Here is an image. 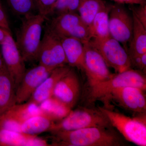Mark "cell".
Returning a JSON list of instances; mask_svg holds the SVG:
<instances>
[{
    "mask_svg": "<svg viewBox=\"0 0 146 146\" xmlns=\"http://www.w3.org/2000/svg\"><path fill=\"white\" fill-rule=\"evenodd\" d=\"M22 123L7 112L0 115V129L22 132L21 129Z\"/></svg>",
    "mask_w": 146,
    "mask_h": 146,
    "instance_id": "27",
    "label": "cell"
},
{
    "mask_svg": "<svg viewBox=\"0 0 146 146\" xmlns=\"http://www.w3.org/2000/svg\"><path fill=\"white\" fill-rule=\"evenodd\" d=\"M16 89L6 68L0 70V115L16 104Z\"/></svg>",
    "mask_w": 146,
    "mask_h": 146,
    "instance_id": "17",
    "label": "cell"
},
{
    "mask_svg": "<svg viewBox=\"0 0 146 146\" xmlns=\"http://www.w3.org/2000/svg\"><path fill=\"white\" fill-rule=\"evenodd\" d=\"M80 0H57L50 15H58L67 12H77Z\"/></svg>",
    "mask_w": 146,
    "mask_h": 146,
    "instance_id": "26",
    "label": "cell"
},
{
    "mask_svg": "<svg viewBox=\"0 0 146 146\" xmlns=\"http://www.w3.org/2000/svg\"><path fill=\"white\" fill-rule=\"evenodd\" d=\"M145 91L133 86L120 87L111 91L101 101L105 106L113 102L118 106L137 115H146Z\"/></svg>",
    "mask_w": 146,
    "mask_h": 146,
    "instance_id": "8",
    "label": "cell"
},
{
    "mask_svg": "<svg viewBox=\"0 0 146 146\" xmlns=\"http://www.w3.org/2000/svg\"><path fill=\"white\" fill-rule=\"evenodd\" d=\"M5 68H6L5 65L3 60L1 53H0V70Z\"/></svg>",
    "mask_w": 146,
    "mask_h": 146,
    "instance_id": "34",
    "label": "cell"
},
{
    "mask_svg": "<svg viewBox=\"0 0 146 146\" xmlns=\"http://www.w3.org/2000/svg\"><path fill=\"white\" fill-rule=\"evenodd\" d=\"M36 0H35V2H36Z\"/></svg>",
    "mask_w": 146,
    "mask_h": 146,
    "instance_id": "35",
    "label": "cell"
},
{
    "mask_svg": "<svg viewBox=\"0 0 146 146\" xmlns=\"http://www.w3.org/2000/svg\"><path fill=\"white\" fill-rule=\"evenodd\" d=\"M24 18L16 42L25 62H30L37 60L46 18L38 13Z\"/></svg>",
    "mask_w": 146,
    "mask_h": 146,
    "instance_id": "3",
    "label": "cell"
},
{
    "mask_svg": "<svg viewBox=\"0 0 146 146\" xmlns=\"http://www.w3.org/2000/svg\"><path fill=\"white\" fill-rule=\"evenodd\" d=\"M138 6H132L131 11L139 21L146 28V5H138Z\"/></svg>",
    "mask_w": 146,
    "mask_h": 146,
    "instance_id": "30",
    "label": "cell"
},
{
    "mask_svg": "<svg viewBox=\"0 0 146 146\" xmlns=\"http://www.w3.org/2000/svg\"><path fill=\"white\" fill-rule=\"evenodd\" d=\"M43 115L54 121H58L66 117L72 109L52 96L39 104Z\"/></svg>",
    "mask_w": 146,
    "mask_h": 146,
    "instance_id": "22",
    "label": "cell"
},
{
    "mask_svg": "<svg viewBox=\"0 0 146 146\" xmlns=\"http://www.w3.org/2000/svg\"><path fill=\"white\" fill-rule=\"evenodd\" d=\"M9 7L16 15L25 17L37 10L35 0H7Z\"/></svg>",
    "mask_w": 146,
    "mask_h": 146,
    "instance_id": "25",
    "label": "cell"
},
{
    "mask_svg": "<svg viewBox=\"0 0 146 146\" xmlns=\"http://www.w3.org/2000/svg\"><path fill=\"white\" fill-rule=\"evenodd\" d=\"M0 45L5 65L16 88L27 70L25 60L11 32L8 33Z\"/></svg>",
    "mask_w": 146,
    "mask_h": 146,
    "instance_id": "12",
    "label": "cell"
},
{
    "mask_svg": "<svg viewBox=\"0 0 146 146\" xmlns=\"http://www.w3.org/2000/svg\"><path fill=\"white\" fill-rule=\"evenodd\" d=\"M48 27L60 38L73 37L83 44L90 40L89 26L82 21L77 12L56 15Z\"/></svg>",
    "mask_w": 146,
    "mask_h": 146,
    "instance_id": "7",
    "label": "cell"
},
{
    "mask_svg": "<svg viewBox=\"0 0 146 146\" xmlns=\"http://www.w3.org/2000/svg\"><path fill=\"white\" fill-rule=\"evenodd\" d=\"M91 44L99 52L108 68L116 73L131 69L130 58L122 45L111 36L103 39H91Z\"/></svg>",
    "mask_w": 146,
    "mask_h": 146,
    "instance_id": "6",
    "label": "cell"
},
{
    "mask_svg": "<svg viewBox=\"0 0 146 146\" xmlns=\"http://www.w3.org/2000/svg\"><path fill=\"white\" fill-rule=\"evenodd\" d=\"M53 145L69 146H125V139L113 127H89L52 133Z\"/></svg>",
    "mask_w": 146,
    "mask_h": 146,
    "instance_id": "1",
    "label": "cell"
},
{
    "mask_svg": "<svg viewBox=\"0 0 146 146\" xmlns=\"http://www.w3.org/2000/svg\"><path fill=\"white\" fill-rule=\"evenodd\" d=\"M9 31L4 29L0 27V44L2 42L3 40L5 38L7 35Z\"/></svg>",
    "mask_w": 146,
    "mask_h": 146,
    "instance_id": "33",
    "label": "cell"
},
{
    "mask_svg": "<svg viewBox=\"0 0 146 146\" xmlns=\"http://www.w3.org/2000/svg\"><path fill=\"white\" fill-rule=\"evenodd\" d=\"M0 27L10 31L9 23L7 17L3 9L0 1Z\"/></svg>",
    "mask_w": 146,
    "mask_h": 146,
    "instance_id": "31",
    "label": "cell"
},
{
    "mask_svg": "<svg viewBox=\"0 0 146 146\" xmlns=\"http://www.w3.org/2000/svg\"><path fill=\"white\" fill-rule=\"evenodd\" d=\"M117 3L121 4L142 5L146 4V0H112Z\"/></svg>",
    "mask_w": 146,
    "mask_h": 146,
    "instance_id": "32",
    "label": "cell"
},
{
    "mask_svg": "<svg viewBox=\"0 0 146 146\" xmlns=\"http://www.w3.org/2000/svg\"><path fill=\"white\" fill-rule=\"evenodd\" d=\"M50 145L37 135L0 129V146H46Z\"/></svg>",
    "mask_w": 146,
    "mask_h": 146,
    "instance_id": "16",
    "label": "cell"
},
{
    "mask_svg": "<svg viewBox=\"0 0 146 146\" xmlns=\"http://www.w3.org/2000/svg\"><path fill=\"white\" fill-rule=\"evenodd\" d=\"M81 85L75 70H70L56 84L52 96L72 109L80 96Z\"/></svg>",
    "mask_w": 146,
    "mask_h": 146,
    "instance_id": "14",
    "label": "cell"
},
{
    "mask_svg": "<svg viewBox=\"0 0 146 146\" xmlns=\"http://www.w3.org/2000/svg\"><path fill=\"white\" fill-rule=\"evenodd\" d=\"M6 112L21 123L33 116L43 115L39 105L29 101L16 104Z\"/></svg>",
    "mask_w": 146,
    "mask_h": 146,
    "instance_id": "23",
    "label": "cell"
},
{
    "mask_svg": "<svg viewBox=\"0 0 146 146\" xmlns=\"http://www.w3.org/2000/svg\"><path fill=\"white\" fill-rule=\"evenodd\" d=\"M131 67L134 66L138 70L146 74V53L141 54L129 55Z\"/></svg>",
    "mask_w": 146,
    "mask_h": 146,
    "instance_id": "29",
    "label": "cell"
},
{
    "mask_svg": "<svg viewBox=\"0 0 146 146\" xmlns=\"http://www.w3.org/2000/svg\"><path fill=\"white\" fill-rule=\"evenodd\" d=\"M112 126L106 117L98 108L83 107L72 110L66 117L54 123L50 131L53 133L86 127Z\"/></svg>",
    "mask_w": 146,
    "mask_h": 146,
    "instance_id": "5",
    "label": "cell"
},
{
    "mask_svg": "<svg viewBox=\"0 0 146 146\" xmlns=\"http://www.w3.org/2000/svg\"><path fill=\"white\" fill-rule=\"evenodd\" d=\"M37 60L39 64L52 69L68 64L60 38L48 27L42 38Z\"/></svg>",
    "mask_w": 146,
    "mask_h": 146,
    "instance_id": "10",
    "label": "cell"
},
{
    "mask_svg": "<svg viewBox=\"0 0 146 146\" xmlns=\"http://www.w3.org/2000/svg\"><path fill=\"white\" fill-rule=\"evenodd\" d=\"M54 70L40 64L27 70L16 87V104L23 103L28 101L40 84Z\"/></svg>",
    "mask_w": 146,
    "mask_h": 146,
    "instance_id": "13",
    "label": "cell"
},
{
    "mask_svg": "<svg viewBox=\"0 0 146 146\" xmlns=\"http://www.w3.org/2000/svg\"><path fill=\"white\" fill-rule=\"evenodd\" d=\"M67 63L71 67L84 71V44L74 38H60Z\"/></svg>",
    "mask_w": 146,
    "mask_h": 146,
    "instance_id": "18",
    "label": "cell"
},
{
    "mask_svg": "<svg viewBox=\"0 0 146 146\" xmlns=\"http://www.w3.org/2000/svg\"><path fill=\"white\" fill-rule=\"evenodd\" d=\"M145 74L132 69L116 73L110 78L90 87L88 100L91 103L101 101L113 90L124 86H133L145 91L146 77Z\"/></svg>",
    "mask_w": 146,
    "mask_h": 146,
    "instance_id": "4",
    "label": "cell"
},
{
    "mask_svg": "<svg viewBox=\"0 0 146 146\" xmlns=\"http://www.w3.org/2000/svg\"><path fill=\"white\" fill-rule=\"evenodd\" d=\"M133 18L123 4L112 5L109 15L110 34L127 51L133 31Z\"/></svg>",
    "mask_w": 146,
    "mask_h": 146,
    "instance_id": "9",
    "label": "cell"
},
{
    "mask_svg": "<svg viewBox=\"0 0 146 146\" xmlns=\"http://www.w3.org/2000/svg\"><path fill=\"white\" fill-rule=\"evenodd\" d=\"M72 68L66 65L55 68L38 86L27 101L38 105L52 96L56 84Z\"/></svg>",
    "mask_w": 146,
    "mask_h": 146,
    "instance_id": "15",
    "label": "cell"
},
{
    "mask_svg": "<svg viewBox=\"0 0 146 146\" xmlns=\"http://www.w3.org/2000/svg\"><path fill=\"white\" fill-rule=\"evenodd\" d=\"M84 68L89 87L108 79L113 76L101 55L91 43L84 44Z\"/></svg>",
    "mask_w": 146,
    "mask_h": 146,
    "instance_id": "11",
    "label": "cell"
},
{
    "mask_svg": "<svg viewBox=\"0 0 146 146\" xmlns=\"http://www.w3.org/2000/svg\"><path fill=\"white\" fill-rule=\"evenodd\" d=\"M133 31L132 38L127 49L129 55L141 54L146 53V28L132 12Z\"/></svg>",
    "mask_w": 146,
    "mask_h": 146,
    "instance_id": "20",
    "label": "cell"
},
{
    "mask_svg": "<svg viewBox=\"0 0 146 146\" xmlns=\"http://www.w3.org/2000/svg\"><path fill=\"white\" fill-rule=\"evenodd\" d=\"M98 108L126 141L138 146H146V115L131 117L115 111L112 107Z\"/></svg>",
    "mask_w": 146,
    "mask_h": 146,
    "instance_id": "2",
    "label": "cell"
},
{
    "mask_svg": "<svg viewBox=\"0 0 146 146\" xmlns=\"http://www.w3.org/2000/svg\"><path fill=\"white\" fill-rule=\"evenodd\" d=\"M57 0H36V6L38 13L46 18L50 15L55 3Z\"/></svg>",
    "mask_w": 146,
    "mask_h": 146,
    "instance_id": "28",
    "label": "cell"
},
{
    "mask_svg": "<svg viewBox=\"0 0 146 146\" xmlns=\"http://www.w3.org/2000/svg\"><path fill=\"white\" fill-rule=\"evenodd\" d=\"M112 6V5L106 3L94 17L89 27L90 39H103L111 36L109 29V15Z\"/></svg>",
    "mask_w": 146,
    "mask_h": 146,
    "instance_id": "19",
    "label": "cell"
},
{
    "mask_svg": "<svg viewBox=\"0 0 146 146\" xmlns=\"http://www.w3.org/2000/svg\"><path fill=\"white\" fill-rule=\"evenodd\" d=\"M106 4L102 0H80L78 12L82 21L89 27L97 13Z\"/></svg>",
    "mask_w": 146,
    "mask_h": 146,
    "instance_id": "24",
    "label": "cell"
},
{
    "mask_svg": "<svg viewBox=\"0 0 146 146\" xmlns=\"http://www.w3.org/2000/svg\"><path fill=\"white\" fill-rule=\"evenodd\" d=\"M54 123V121L45 115H36L22 123L21 131L23 133L29 135H37L45 131H50Z\"/></svg>",
    "mask_w": 146,
    "mask_h": 146,
    "instance_id": "21",
    "label": "cell"
}]
</instances>
